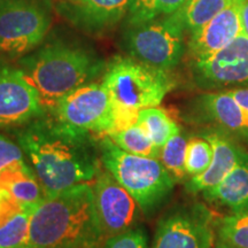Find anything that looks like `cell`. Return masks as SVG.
<instances>
[{"label":"cell","instance_id":"6da1fadb","mask_svg":"<svg viewBox=\"0 0 248 248\" xmlns=\"http://www.w3.org/2000/svg\"><path fill=\"white\" fill-rule=\"evenodd\" d=\"M21 128L18 145L47 197L97 177L101 161L91 136L67 128L47 113Z\"/></svg>","mask_w":248,"mask_h":248},{"label":"cell","instance_id":"7a4b0ae2","mask_svg":"<svg viewBox=\"0 0 248 248\" xmlns=\"http://www.w3.org/2000/svg\"><path fill=\"white\" fill-rule=\"evenodd\" d=\"M104 244L89 183L46 197L32 210L22 248H99Z\"/></svg>","mask_w":248,"mask_h":248},{"label":"cell","instance_id":"3957f363","mask_svg":"<svg viewBox=\"0 0 248 248\" xmlns=\"http://www.w3.org/2000/svg\"><path fill=\"white\" fill-rule=\"evenodd\" d=\"M106 66L94 51L63 40L48 43L18 61L46 113L74 90L94 82Z\"/></svg>","mask_w":248,"mask_h":248},{"label":"cell","instance_id":"277c9868","mask_svg":"<svg viewBox=\"0 0 248 248\" xmlns=\"http://www.w3.org/2000/svg\"><path fill=\"white\" fill-rule=\"evenodd\" d=\"M101 83L113 102V132L137 123L139 110L159 106L176 86L170 71L151 67L131 57L114 58L106 66Z\"/></svg>","mask_w":248,"mask_h":248},{"label":"cell","instance_id":"5b68a950","mask_svg":"<svg viewBox=\"0 0 248 248\" xmlns=\"http://www.w3.org/2000/svg\"><path fill=\"white\" fill-rule=\"evenodd\" d=\"M101 166L132 195L141 213L151 214L163 202L176 182L159 159L130 154L107 136L99 144Z\"/></svg>","mask_w":248,"mask_h":248},{"label":"cell","instance_id":"8992f818","mask_svg":"<svg viewBox=\"0 0 248 248\" xmlns=\"http://www.w3.org/2000/svg\"><path fill=\"white\" fill-rule=\"evenodd\" d=\"M185 28L178 12L139 24H125L123 48L148 66L171 71L185 53Z\"/></svg>","mask_w":248,"mask_h":248},{"label":"cell","instance_id":"52a82bcc","mask_svg":"<svg viewBox=\"0 0 248 248\" xmlns=\"http://www.w3.org/2000/svg\"><path fill=\"white\" fill-rule=\"evenodd\" d=\"M52 0H0V54L24 57L40 45L53 21Z\"/></svg>","mask_w":248,"mask_h":248},{"label":"cell","instance_id":"ba28073f","mask_svg":"<svg viewBox=\"0 0 248 248\" xmlns=\"http://www.w3.org/2000/svg\"><path fill=\"white\" fill-rule=\"evenodd\" d=\"M47 114L67 128L95 140L115 130L113 102L101 82L74 90Z\"/></svg>","mask_w":248,"mask_h":248},{"label":"cell","instance_id":"9c48e42d","mask_svg":"<svg viewBox=\"0 0 248 248\" xmlns=\"http://www.w3.org/2000/svg\"><path fill=\"white\" fill-rule=\"evenodd\" d=\"M191 73L198 88L206 91L248 86V37L241 32L215 53L192 59Z\"/></svg>","mask_w":248,"mask_h":248},{"label":"cell","instance_id":"30bf717a","mask_svg":"<svg viewBox=\"0 0 248 248\" xmlns=\"http://www.w3.org/2000/svg\"><path fill=\"white\" fill-rule=\"evenodd\" d=\"M213 217L200 203L171 210L160 219L152 248H213Z\"/></svg>","mask_w":248,"mask_h":248},{"label":"cell","instance_id":"8fae6325","mask_svg":"<svg viewBox=\"0 0 248 248\" xmlns=\"http://www.w3.org/2000/svg\"><path fill=\"white\" fill-rule=\"evenodd\" d=\"M92 187L104 244L114 235L135 228L141 212L140 207L102 166Z\"/></svg>","mask_w":248,"mask_h":248},{"label":"cell","instance_id":"7c38bea8","mask_svg":"<svg viewBox=\"0 0 248 248\" xmlns=\"http://www.w3.org/2000/svg\"><path fill=\"white\" fill-rule=\"evenodd\" d=\"M45 114L38 92L21 68L0 62V129L21 128Z\"/></svg>","mask_w":248,"mask_h":248},{"label":"cell","instance_id":"4fadbf2b","mask_svg":"<svg viewBox=\"0 0 248 248\" xmlns=\"http://www.w3.org/2000/svg\"><path fill=\"white\" fill-rule=\"evenodd\" d=\"M193 115L199 123L224 132L237 140L248 141V110L225 90L208 91L193 102Z\"/></svg>","mask_w":248,"mask_h":248},{"label":"cell","instance_id":"5bb4252c","mask_svg":"<svg viewBox=\"0 0 248 248\" xmlns=\"http://www.w3.org/2000/svg\"><path fill=\"white\" fill-rule=\"evenodd\" d=\"M132 0H57L64 20L88 33H101L124 20Z\"/></svg>","mask_w":248,"mask_h":248},{"label":"cell","instance_id":"9a60e30c","mask_svg":"<svg viewBox=\"0 0 248 248\" xmlns=\"http://www.w3.org/2000/svg\"><path fill=\"white\" fill-rule=\"evenodd\" d=\"M213 146V160L209 167L200 175L191 177L186 182L185 188L188 193H202L215 187L235 167L248 156V152L231 136L210 129L202 133Z\"/></svg>","mask_w":248,"mask_h":248},{"label":"cell","instance_id":"2e32d148","mask_svg":"<svg viewBox=\"0 0 248 248\" xmlns=\"http://www.w3.org/2000/svg\"><path fill=\"white\" fill-rule=\"evenodd\" d=\"M244 0H232L231 4L202 28L191 33L187 51L191 59L207 57L225 47L243 32L241 7Z\"/></svg>","mask_w":248,"mask_h":248},{"label":"cell","instance_id":"e0dca14e","mask_svg":"<svg viewBox=\"0 0 248 248\" xmlns=\"http://www.w3.org/2000/svg\"><path fill=\"white\" fill-rule=\"evenodd\" d=\"M203 198L224 206L232 214L248 213V156L215 187L202 192Z\"/></svg>","mask_w":248,"mask_h":248},{"label":"cell","instance_id":"ac0fdd59","mask_svg":"<svg viewBox=\"0 0 248 248\" xmlns=\"http://www.w3.org/2000/svg\"><path fill=\"white\" fill-rule=\"evenodd\" d=\"M0 188L7 192L24 209H35L46 199V192L39 179L27 163L0 175Z\"/></svg>","mask_w":248,"mask_h":248},{"label":"cell","instance_id":"d6986e66","mask_svg":"<svg viewBox=\"0 0 248 248\" xmlns=\"http://www.w3.org/2000/svg\"><path fill=\"white\" fill-rule=\"evenodd\" d=\"M137 124L144 129L160 150L173 135L181 131L172 117L159 106L139 110Z\"/></svg>","mask_w":248,"mask_h":248},{"label":"cell","instance_id":"ffe728a7","mask_svg":"<svg viewBox=\"0 0 248 248\" xmlns=\"http://www.w3.org/2000/svg\"><path fill=\"white\" fill-rule=\"evenodd\" d=\"M232 0H187L178 11L183 26L188 35L202 28L221 13Z\"/></svg>","mask_w":248,"mask_h":248},{"label":"cell","instance_id":"44dd1931","mask_svg":"<svg viewBox=\"0 0 248 248\" xmlns=\"http://www.w3.org/2000/svg\"><path fill=\"white\" fill-rule=\"evenodd\" d=\"M117 147L130 154L147 157H160V148L152 141L144 129L137 123L129 128L111 132L107 136Z\"/></svg>","mask_w":248,"mask_h":248},{"label":"cell","instance_id":"7402d4cb","mask_svg":"<svg viewBox=\"0 0 248 248\" xmlns=\"http://www.w3.org/2000/svg\"><path fill=\"white\" fill-rule=\"evenodd\" d=\"M187 0H132L125 24H139L175 14Z\"/></svg>","mask_w":248,"mask_h":248},{"label":"cell","instance_id":"603a6c76","mask_svg":"<svg viewBox=\"0 0 248 248\" xmlns=\"http://www.w3.org/2000/svg\"><path fill=\"white\" fill-rule=\"evenodd\" d=\"M187 140L188 139L179 131L173 135L160 150L159 160L176 183L183 182L187 177L185 169Z\"/></svg>","mask_w":248,"mask_h":248},{"label":"cell","instance_id":"cb8c5ba5","mask_svg":"<svg viewBox=\"0 0 248 248\" xmlns=\"http://www.w3.org/2000/svg\"><path fill=\"white\" fill-rule=\"evenodd\" d=\"M32 209H21L0 224V248H22L29 232Z\"/></svg>","mask_w":248,"mask_h":248},{"label":"cell","instance_id":"d4e9b609","mask_svg":"<svg viewBox=\"0 0 248 248\" xmlns=\"http://www.w3.org/2000/svg\"><path fill=\"white\" fill-rule=\"evenodd\" d=\"M213 146L204 136H193L188 138L186 147L185 169L190 177L200 175L209 167L213 160Z\"/></svg>","mask_w":248,"mask_h":248},{"label":"cell","instance_id":"484cf974","mask_svg":"<svg viewBox=\"0 0 248 248\" xmlns=\"http://www.w3.org/2000/svg\"><path fill=\"white\" fill-rule=\"evenodd\" d=\"M221 243L233 248H248V213L223 217L217 229Z\"/></svg>","mask_w":248,"mask_h":248},{"label":"cell","instance_id":"4316f807","mask_svg":"<svg viewBox=\"0 0 248 248\" xmlns=\"http://www.w3.org/2000/svg\"><path fill=\"white\" fill-rule=\"evenodd\" d=\"M22 147L13 140L0 135V175L7 170L27 163Z\"/></svg>","mask_w":248,"mask_h":248},{"label":"cell","instance_id":"83f0119b","mask_svg":"<svg viewBox=\"0 0 248 248\" xmlns=\"http://www.w3.org/2000/svg\"><path fill=\"white\" fill-rule=\"evenodd\" d=\"M104 248H148V235L142 228H132L107 239Z\"/></svg>","mask_w":248,"mask_h":248},{"label":"cell","instance_id":"f1b7e54d","mask_svg":"<svg viewBox=\"0 0 248 248\" xmlns=\"http://www.w3.org/2000/svg\"><path fill=\"white\" fill-rule=\"evenodd\" d=\"M233 97V99L241 107L248 110V86H243V88H234L230 90H225Z\"/></svg>","mask_w":248,"mask_h":248},{"label":"cell","instance_id":"f546056e","mask_svg":"<svg viewBox=\"0 0 248 248\" xmlns=\"http://www.w3.org/2000/svg\"><path fill=\"white\" fill-rule=\"evenodd\" d=\"M241 26H243V32L248 37V0H244L241 7Z\"/></svg>","mask_w":248,"mask_h":248},{"label":"cell","instance_id":"4dcf8cb0","mask_svg":"<svg viewBox=\"0 0 248 248\" xmlns=\"http://www.w3.org/2000/svg\"><path fill=\"white\" fill-rule=\"evenodd\" d=\"M213 248H233V247L229 246V245H226V244H224V243H219V244H217L216 246L213 247Z\"/></svg>","mask_w":248,"mask_h":248},{"label":"cell","instance_id":"1f68e13d","mask_svg":"<svg viewBox=\"0 0 248 248\" xmlns=\"http://www.w3.org/2000/svg\"><path fill=\"white\" fill-rule=\"evenodd\" d=\"M247 145H248V141H247Z\"/></svg>","mask_w":248,"mask_h":248}]
</instances>
